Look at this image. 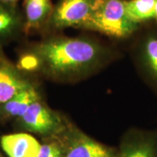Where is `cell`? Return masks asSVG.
<instances>
[{
  "label": "cell",
  "instance_id": "cell-10",
  "mask_svg": "<svg viewBox=\"0 0 157 157\" xmlns=\"http://www.w3.org/2000/svg\"><path fill=\"white\" fill-rule=\"evenodd\" d=\"M23 36L25 34L23 11L17 5L0 2V48Z\"/></svg>",
  "mask_w": 157,
  "mask_h": 157
},
{
  "label": "cell",
  "instance_id": "cell-17",
  "mask_svg": "<svg viewBox=\"0 0 157 157\" xmlns=\"http://www.w3.org/2000/svg\"><path fill=\"white\" fill-rule=\"evenodd\" d=\"M0 157H4L2 154V153H1V151H0Z\"/></svg>",
  "mask_w": 157,
  "mask_h": 157
},
{
  "label": "cell",
  "instance_id": "cell-1",
  "mask_svg": "<svg viewBox=\"0 0 157 157\" xmlns=\"http://www.w3.org/2000/svg\"><path fill=\"white\" fill-rule=\"evenodd\" d=\"M124 57L119 44L90 34L53 33L25 44L17 65L25 73L51 82L76 84L101 73Z\"/></svg>",
  "mask_w": 157,
  "mask_h": 157
},
{
  "label": "cell",
  "instance_id": "cell-2",
  "mask_svg": "<svg viewBox=\"0 0 157 157\" xmlns=\"http://www.w3.org/2000/svg\"><path fill=\"white\" fill-rule=\"evenodd\" d=\"M140 27L127 14L126 0H97L81 30L98 33L119 44L128 42Z\"/></svg>",
  "mask_w": 157,
  "mask_h": 157
},
{
  "label": "cell",
  "instance_id": "cell-4",
  "mask_svg": "<svg viewBox=\"0 0 157 157\" xmlns=\"http://www.w3.org/2000/svg\"><path fill=\"white\" fill-rule=\"evenodd\" d=\"M71 121L67 116L51 109L43 97L31 103L24 114L15 120L20 129L42 137L58 136Z\"/></svg>",
  "mask_w": 157,
  "mask_h": 157
},
{
  "label": "cell",
  "instance_id": "cell-14",
  "mask_svg": "<svg viewBox=\"0 0 157 157\" xmlns=\"http://www.w3.org/2000/svg\"><path fill=\"white\" fill-rule=\"evenodd\" d=\"M37 157H64V146L60 135L42 137Z\"/></svg>",
  "mask_w": 157,
  "mask_h": 157
},
{
  "label": "cell",
  "instance_id": "cell-16",
  "mask_svg": "<svg viewBox=\"0 0 157 157\" xmlns=\"http://www.w3.org/2000/svg\"><path fill=\"white\" fill-rule=\"evenodd\" d=\"M154 22L157 25V0L156 2V5H155V10H154Z\"/></svg>",
  "mask_w": 157,
  "mask_h": 157
},
{
  "label": "cell",
  "instance_id": "cell-13",
  "mask_svg": "<svg viewBox=\"0 0 157 157\" xmlns=\"http://www.w3.org/2000/svg\"><path fill=\"white\" fill-rule=\"evenodd\" d=\"M156 0H126V10L129 17L137 25L152 22Z\"/></svg>",
  "mask_w": 157,
  "mask_h": 157
},
{
  "label": "cell",
  "instance_id": "cell-6",
  "mask_svg": "<svg viewBox=\"0 0 157 157\" xmlns=\"http://www.w3.org/2000/svg\"><path fill=\"white\" fill-rule=\"evenodd\" d=\"M60 136L64 146V157H117V146L95 140L72 121Z\"/></svg>",
  "mask_w": 157,
  "mask_h": 157
},
{
  "label": "cell",
  "instance_id": "cell-3",
  "mask_svg": "<svg viewBox=\"0 0 157 157\" xmlns=\"http://www.w3.org/2000/svg\"><path fill=\"white\" fill-rule=\"evenodd\" d=\"M127 51L138 76L157 95V25H141L127 43Z\"/></svg>",
  "mask_w": 157,
  "mask_h": 157
},
{
  "label": "cell",
  "instance_id": "cell-11",
  "mask_svg": "<svg viewBox=\"0 0 157 157\" xmlns=\"http://www.w3.org/2000/svg\"><path fill=\"white\" fill-rule=\"evenodd\" d=\"M42 98L40 85L33 79L10 99L0 105V120H16L24 114L35 101Z\"/></svg>",
  "mask_w": 157,
  "mask_h": 157
},
{
  "label": "cell",
  "instance_id": "cell-8",
  "mask_svg": "<svg viewBox=\"0 0 157 157\" xmlns=\"http://www.w3.org/2000/svg\"><path fill=\"white\" fill-rule=\"evenodd\" d=\"M34 79L6 56L0 48V105L24 88Z\"/></svg>",
  "mask_w": 157,
  "mask_h": 157
},
{
  "label": "cell",
  "instance_id": "cell-7",
  "mask_svg": "<svg viewBox=\"0 0 157 157\" xmlns=\"http://www.w3.org/2000/svg\"><path fill=\"white\" fill-rule=\"evenodd\" d=\"M117 157H157V128L127 129L117 146Z\"/></svg>",
  "mask_w": 157,
  "mask_h": 157
},
{
  "label": "cell",
  "instance_id": "cell-5",
  "mask_svg": "<svg viewBox=\"0 0 157 157\" xmlns=\"http://www.w3.org/2000/svg\"><path fill=\"white\" fill-rule=\"evenodd\" d=\"M96 2L97 0H58L54 5L53 11L43 36L61 33L68 28L81 30L90 18Z\"/></svg>",
  "mask_w": 157,
  "mask_h": 157
},
{
  "label": "cell",
  "instance_id": "cell-12",
  "mask_svg": "<svg viewBox=\"0 0 157 157\" xmlns=\"http://www.w3.org/2000/svg\"><path fill=\"white\" fill-rule=\"evenodd\" d=\"M0 145L9 157H37L41 146L32 135L23 132L3 135Z\"/></svg>",
  "mask_w": 157,
  "mask_h": 157
},
{
  "label": "cell",
  "instance_id": "cell-9",
  "mask_svg": "<svg viewBox=\"0 0 157 157\" xmlns=\"http://www.w3.org/2000/svg\"><path fill=\"white\" fill-rule=\"evenodd\" d=\"M51 0H24L23 15L24 17L25 34H44L53 11Z\"/></svg>",
  "mask_w": 157,
  "mask_h": 157
},
{
  "label": "cell",
  "instance_id": "cell-15",
  "mask_svg": "<svg viewBox=\"0 0 157 157\" xmlns=\"http://www.w3.org/2000/svg\"><path fill=\"white\" fill-rule=\"evenodd\" d=\"M19 1H21V0H0V2L7 4H12V5H17V2Z\"/></svg>",
  "mask_w": 157,
  "mask_h": 157
}]
</instances>
